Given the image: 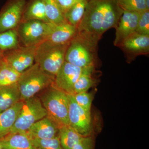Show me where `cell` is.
<instances>
[{"instance_id":"cell-1","label":"cell","mask_w":149,"mask_h":149,"mask_svg":"<svg viewBox=\"0 0 149 149\" xmlns=\"http://www.w3.org/2000/svg\"><path fill=\"white\" fill-rule=\"evenodd\" d=\"M123 12L118 0H89L78 32L101 39L109 29L116 28Z\"/></svg>"},{"instance_id":"cell-2","label":"cell","mask_w":149,"mask_h":149,"mask_svg":"<svg viewBox=\"0 0 149 149\" xmlns=\"http://www.w3.org/2000/svg\"><path fill=\"white\" fill-rule=\"evenodd\" d=\"M100 39L87 32H78L68 45L65 61L79 67L95 66Z\"/></svg>"},{"instance_id":"cell-3","label":"cell","mask_w":149,"mask_h":149,"mask_svg":"<svg viewBox=\"0 0 149 149\" xmlns=\"http://www.w3.org/2000/svg\"><path fill=\"white\" fill-rule=\"evenodd\" d=\"M38 97L46 109L47 116L58 128L69 125L67 94L54 83L40 92Z\"/></svg>"},{"instance_id":"cell-4","label":"cell","mask_w":149,"mask_h":149,"mask_svg":"<svg viewBox=\"0 0 149 149\" xmlns=\"http://www.w3.org/2000/svg\"><path fill=\"white\" fill-rule=\"evenodd\" d=\"M55 76L43 70L37 63L34 64L20 74L17 85L20 100H26L53 84Z\"/></svg>"},{"instance_id":"cell-5","label":"cell","mask_w":149,"mask_h":149,"mask_svg":"<svg viewBox=\"0 0 149 149\" xmlns=\"http://www.w3.org/2000/svg\"><path fill=\"white\" fill-rule=\"evenodd\" d=\"M69 43L56 45L48 40L42 42L36 47L35 63L46 72L55 76L65 61V54Z\"/></svg>"},{"instance_id":"cell-6","label":"cell","mask_w":149,"mask_h":149,"mask_svg":"<svg viewBox=\"0 0 149 149\" xmlns=\"http://www.w3.org/2000/svg\"><path fill=\"white\" fill-rule=\"evenodd\" d=\"M47 116L46 109L38 96L24 101L10 133H25L35 123Z\"/></svg>"},{"instance_id":"cell-7","label":"cell","mask_w":149,"mask_h":149,"mask_svg":"<svg viewBox=\"0 0 149 149\" xmlns=\"http://www.w3.org/2000/svg\"><path fill=\"white\" fill-rule=\"evenodd\" d=\"M53 24L37 19L22 21L16 29L19 39L24 46H37L45 41Z\"/></svg>"},{"instance_id":"cell-8","label":"cell","mask_w":149,"mask_h":149,"mask_svg":"<svg viewBox=\"0 0 149 149\" xmlns=\"http://www.w3.org/2000/svg\"><path fill=\"white\" fill-rule=\"evenodd\" d=\"M29 0H8L0 11V32L16 29Z\"/></svg>"},{"instance_id":"cell-9","label":"cell","mask_w":149,"mask_h":149,"mask_svg":"<svg viewBox=\"0 0 149 149\" xmlns=\"http://www.w3.org/2000/svg\"><path fill=\"white\" fill-rule=\"evenodd\" d=\"M37 46H19L5 51L3 52V59L13 68L21 73L35 63Z\"/></svg>"},{"instance_id":"cell-10","label":"cell","mask_w":149,"mask_h":149,"mask_svg":"<svg viewBox=\"0 0 149 149\" xmlns=\"http://www.w3.org/2000/svg\"><path fill=\"white\" fill-rule=\"evenodd\" d=\"M68 99V119L69 125L83 137L91 136V114L78 105L72 94H67Z\"/></svg>"},{"instance_id":"cell-11","label":"cell","mask_w":149,"mask_h":149,"mask_svg":"<svg viewBox=\"0 0 149 149\" xmlns=\"http://www.w3.org/2000/svg\"><path fill=\"white\" fill-rule=\"evenodd\" d=\"M93 67H79L65 61L55 76L54 84L66 94L72 95L73 87L78 78Z\"/></svg>"},{"instance_id":"cell-12","label":"cell","mask_w":149,"mask_h":149,"mask_svg":"<svg viewBox=\"0 0 149 149\" xmlns=\"http://www.w3.org/2000/svg\"><path fill=\"white\" fill-rule=\"evenodd\" d=\"M127 59L132 61L136 57L149 53V36L141 35L136 32L128 36L118 46Z\"/></svg>"},{"instance_id":"cell-13","label":"cell","mask_w":149,"mask_h":149,"mask_svg":"<svg viewBox=\"0 0 149 149\" xmlns=\"http://www.w3.org/2000/svg\"><path fill=\"white\" fill-rule=\"evenodd\" d=\"M140 13L136 12L123 11L116 29L115 46L118 47L128 36L136 31Z\"/></svg>"},{"instance_id":"cell-14","label":"cell","mask_w":149,"mask_h":149,"mask_svg":"<svg viewBox=\"0 0 149 149\" xmlns=\"http://www.w3.org/2000/svg\"><path fill=\"white\" fill-rule=\"evenodd\" d=\"M25 133L31 139H51L58 136V128L46 116L35 123Z\"/></svg>"},{"instance_id":"cell-15","label":"cell","mask_w":149,"mask_h":149,"mask_svg":"<svg viewBox=\"0 0 149 149\" xmlns=\"http://www.w3.org/2000/svg\"><path fill=\"white\" fill-rule=\"evenodd\" d=\"M77 32V27L68 22L59 24H53L50 34L46 40L56 45L68 44Z\"/></svg>"},{"instance_id":"cell-16","label":"cell","mask_w":149,"mask_h":149,"mask_svg":"<svg viewBox=\"0 0 149 149\" xmlns=\"http://www.w3.org/2000/svg\"><path fill=\"white\" fill-rule=\"evenodd\" d=\"M0 141L2 149H37L25 133H10Z\"/></svg>"},{"instance_id":"cell-17","label":"cell","mask_w":149,"mask_h":149,"mask_svg":"<svg viewBox=\"0 0 149 149\" xmlns=\"http://www.w3.org/2000/svg\"><path fill=\"white\" fill-rule=\"evenodd\" d=\"M23 103V101H20L10 108L0 113V139L10 133Z\"/></svg>"},{"instance_id":"cell-18","label":"cell","mask_w":149,"mask_h":149,"mask_svg":"<svg viewBox=\"0 0 149 149\" xmlns=\"http://www.w3.org/2000/svg\"><path fill=\"white\" fill-rule=\"evenodd\" d=\"M20 101L17 83L0 87V113L10 108Z\"/></svg>"},{"instance_id":"cell-19","label":"cell","mask_w":149,"mask_h":149,"mask_svg":"<svg viewBox=\"0 0 149 149\" xmlns=\"http://www.w3.org/2000/svg\"><path fill=\"white\" fill-rule=\"evenodd\" d=\"M32 19L42 20L49 23L46 17L44 0H29L27 2L22 21Z\"/></svg>"},{"instance_id":"cell-20","label":"cell","mask_w":149,"mask_h":149,"mask_svg":"<svg viewBox=\"0 0 149 149\" xmlns=\"http://www.w3.org/2000/svg\"><path fill=\"white\" fill-rule=\"evenodd\" d=\"M58 137L63 149H72L83 137L70 125L58 128Z\"/></svg>"},{"instance_id":"cell-21","label":"cell","mask_w":149,"mask_h":149,"mask_svg":"<svg viewBox=\"0 0 149 149\" xmlns=\"http://www.w3.org/2000/svg\"><path fill=\"white\" fill-rule=\"evenodd\" d=\"M46 17L49 23L55 24L68 22L64 13L56 0H44Z\"/></svg>"},{"instance_id":"cell-22","label":"cell","mask_w":149,"mask_h":149,"mask_svg":"<svg viewBox=\"0 0 149 149\" xmlns=\"http://www.w3.org/2000/svg\"><path fill=\"white\" fill-rule=\"evenodd\" d=\"M89 0H79L65 13L67 21L74 27H78L83 18Z\"/></svg>"},{"instance_id":"cell-23","label":"cell","mask_w":149,"mask_h":149,"mask_svg":"<svg viewBox=\"0 0 149 149\" xmlns=\"http://www.w3.org/2000/svg\"><path fill=\"white\" fill-rule=\"evenodd\" d=\"M20 74L13 68L3 59L0 66V87L8 86L17 83Z\"/></svg>"},{"instance_id":"cell-24","label":"cell","mask_w":149,"mask_h":149,"mask_svg":"<svg viewBox=\"0 0 149 149\" xmlns=\"http://www.w3.org/2000/svg\"><path fill=\"white\" fill-rule=\"evenodd\" d=\"M95 69V67L91 68L79 77L73 87L72 95L87 92L94 86L96 83V80L93 76Z\"/></svg>"},{"instance_id":"cell-25","label":"cell","mask_w":149,"mask_h":149,"mask_svg":"<svg viewBox=\"0 0 149 149\" xmlns=\"http://www.w3.org/2000/svg\"><path fill=\"white\" fill-rule=\"evenodd\" d=\"M19 46L16 29L0 32V49L3 52L10 50Z\"/></svg>"},{"instance_id":"cell-26","label":"cell","mask_w":149,"mask_h":149,"mask_svg":"<svg viewBox=\"0 0 149 149\" xmlns=\"http://www.w3.org/2000/svg\"><path fill=\"white\" fill-rule=\"evenodd\" d=\"M118 2L123 11L141 13L148 10L147 8L146 0H118Z\"/></svg>"},{"instance_id":"cell-27","label":"cell","mask_w":149,"mask_h":149,"mask_svg":"<svg viewBox=\"0 0 149 149\" xmlns=\"http://www.w3.org/2000/svg\"><path fill=\"white\" fill-rule=\"evenodd\" d=\"M31 139L37 149H63L61 145L58 136L51 139Z\"/></svg>"},{"instance_id":"cell-28","label":"cell","mask_w":149,"mask_h":149,"mask_svg":"<svg viewBox=\"0 0 149 149\" xmlns=\"http://www.w3.org/2000/svg\"><path fill=\"white\" fill-rule=\"evenodd\" d=\"M74 100L80 106L88 113L91 114L93 96L91 93L87 92L79 93L73 95Z\"/></svg>"},{"instance_id":"cell-29","label":"cell","mask_w":149,"mask_h":149,"mask_svg":"<svg viewBox=\"0 0 149 149\" xmlns=\"http://www.w3.org/2000/svg\"><path fill=\"white\" fill-rule=\"evenodd\" d=\"M135 32L141 35L149 36V10L144 11L140 13Z\"/></svg>"},{"instance_id":"cell-30","label":"cell","mask_w":149,"mask_h":149,"mask_svg":"<svg viewBox=\"0 0 149 149\" xmlns=\"http://www.w3.org/2000/svg\"><path fill=\"white\" fill-rule=\"evenodd\" d=\"M72 149H94V140L91 136L83 137Z\"/></svg>"},{"instance_id":"cell-31","label":"cell","mask_w":149,"mask_h":149,"mask_svg":"<svg viewBox=\"0 0 149 149\" xmlns=\"http://www.w3.org/2000/svg\"><path fill=\"white\" fill-rule=\"evenodd\" d=\"M64 13L79 0H56Z\"/></svg>"},{"instance_id":"cell-32","label":"cell","mask_w":149,"mask_h":149,"mask_svg":"<svg viewBox=\"0 0 149 149\" xmlns=\"http://www.w3.org/2000/svg\"><path fill=\"white\" fill-rule=\"evenodd\" d=\"M146 4L147 8L149 10V0H146Z\"/></svg>"},{"instance_id":"cell-33","label":"cell","mask_w":149,"mask_h":149,"mask_svg":"<svg viewBox=\"0 0 149 149\" xmlns=\"http://www.w3.org/2000/svg\"><path fill=\"white\" fill-rule=\"evenodd\" d=\"M3 54L0 56V66H1V63L2 59Z\"/></svg>"},{"instance_id":"cell-34","label":"cell","mask_w":149,"mask_h":149,"mask_svg":"<svg viewBox=\"0 0 149 149\" xmlns=\"http://www.w3.org/2000/svg\"><path fill=\"white\" fill-rule=\"evenodd\" d=\"M3 52V51H2L0 49V56L2 54L3 52Z\"/></svg>"},{"instance_id":"cell-35","label":"cell","mask_w":149,"mask_h":149,"mask_svg":"<svg viewBox=\"0 0 149 149\" xmlns=\"http://www.w3.org/2000/svg\"><path fill=\"white\" fill-rule=\"evenodd\" d=\"M0 149H2V144L1 143V141H0Z\"/></svg>"}]
</instances>
